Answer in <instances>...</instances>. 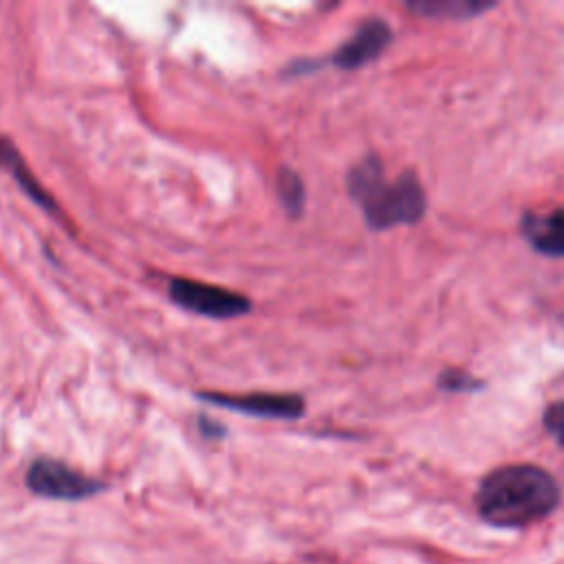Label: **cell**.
Segmentation results:
<instances>
[{
	"label": "cell",
	"mask_w": 564,
	"mask_h": 564,
	"mask_svg": "<svg viewBox=\"0 0 564 564\" xmlns=\"http://www.w3.org/2000/svg\"><path fill=\"white\" fill-rule=\"evenodd\" d=\"M438 386H441L443 390L456 392V390H476L478 381H476L474 377H469L467 372H463V370H445V372L438 377Z\"/></svg>",
	"instance_id": "7c38bea8"
},
{
	"label": "cell",
	"mask_w": 564,
	"mask_h": 564,
	"mask_svg": "<svg viewBox=\"0 0 564 564\" xmlns=\"http://www.w3.org/2000/svg\"><path fill=\"white\" fill-rule=\"evenodd\" d=\"M0 167L4 172H9V176L18 183V187L24 192V196H29L37 207H42L48 214H57L59 205L57 200L51 196V192L35 178L33 170L26 165L24 156L20 154V150L15 148V143L7 137L0 134Z\"/></svg>",
	"instance_id": "52a82bcc"
},
{
	"label": "cell",
	"mask_w": 564,
	"mask_h": 564,
	"mask_svg": "<svg viewBox=\"0 0 564 564\" xmlns=\"http://www.w3.org/2000/svg\"><path fill=\"white\" fill-rule=\"evenodd\" d=\"M544 427L564 447V401H555L544 410Z\"/></svg>",
	"instance_id": "8fae6325"
},
{
	"label": "cell",
	"mask_w": 564,
	"mask_h": 564,
	"mask_svg": "<svg viewBox=\"0 0 564 564\" xmlns=\"http://www.w3.org/2000/svg\"><path fill=\"white\" fill-rule=\"evenodd\" d=\"M196 399L260 419H300L306 410V403L295 392H247V394H227V392H196Z\"/></svg>",
	"instance_id": "5b68a950"
},
{
	"label": "cell",
	"mask_w": 564,
	"mask_h": 564,
	"mask_svg": "<svg viewBox=\"0 0 564 564\" xmlns=\"http://www.w3.org/2000/svg\"><path fill=\"white\" fill-rule=\"evenodd\" d=\"M392 31L390 26L379 20L370 18L366 20L350 40H346L330 57V62L341 70H355L379 57V53L390 44Z\"/></svg>",
	"instance_id": "8992f818"
},
{
	"label": "cell",
	"mask_w": 564,
	"mask_h": 564,
	"mask_svg": "<svg viewBox=\"0 0 564 564\" xmlns=\"http://www.w3.org/2000/svg\"><path fill=\"white\" fill-rule=\"evenodd\" d=\"M557 480L538 465H505L487 474L476 494L478 513L496 527H527L560 505Z\"/></svg>",
	"instance_id": "6da1fadb"
},
{
	"label": "cell",
	"mask_w": 564,
	"mask_h": 564,
	"mask_svg": "<svg viewBox=\"0 0 564 564\" xmlns=\"http://www.w3.org/2000/svg\"><path fill=\"white\" fill-rule=\"evenodd\" d=\"M198 427H200L203 436H207V438H220V436H225V427H223L218 421L209 419V416H200V419H198Z\"/></svg>",
	"instance_id": "4fadbf2b"
},
{
	"label": "cell",
	"mask_w": 564,
	"mask_h": 564,
	"mask_svg": "<svg viewBox=\"0 0 564 564\" xmlns=\"http://www.w3.org/2000/svg\"><path fill=\"white\" fill-rule=\"evenodd\" d=\"M494 2L482 0H414L408 2V9L423 18H443V20H467L474 18L487 9H491Z\"/></svg>",
	"instance_id": "9c48e42d"
},
{
	"label": "cell",
	"mask_w": 564,
	"mask_h": 564,
	"mask_svg": "<svg viewBox=\"0 0 564 564\" xmlns=\"http://www.w3.org/2000/svg\"><path fill=\"white\" fill-rule=\"evenodd\" d=\"M348 194L359 203L368 227L390 229L394 225H412L425 214V194L412 172H403L397 181L383 178L377 156L361 159L346 178Z\"/></svg>",
	"instance_id": "7a4b0ae2"
},
{
	"label": "cell",
	"mask_w": 564,
	"mask_h": 564,
	"mask_svg": "<svg viewBox=\"0 0 564 564\" xmlns=\"http://www.w3.org/2000/svg\"><path fill=\"white\" fill-rule=\"evenodd\" d=\"M167 295L176 306L212 319H234L253 308L247 295L192 278H172L167 282Z\"/></svg>",
	"instance_id": "3957f363"
},
{
	"label": "cell",
	"mask_w": 564,
	"mask_h": 564,
	"mask_svg": "<svg viewBox=\"0 0 564 564\" xmlns=\"http://www.w3.org/2000/svg\"><path fill=\"white\" fill-rule=\"evenodd\" d=\"M520 229L535 251L551 258H564V209L542 214L527 212Z\"/></svg>",
	"instance_id": "ba28073f"
},
{
	"label": "cell",
	"mask_w": 564,
	"mask_h": 564,
	"mask_svg": "<svg viewBox=\"0 0 564 564\" xmlns=\"http://www.w3.org/2000/svg\"><path fill=\"white\" fill-rule=\"evenodd\" d=\"M26 487L40 496V498H48V500H86L93 498L95 494H99L106 485L84 471L73 469L70 465L42 456L35 458L24 476Z\"/></svg>",
	"instance_id": "277c9868"
},
{
	"label": "cell",
	"mask_w": 564,
	"mask_h": 564,
	"mask_svg": "<svg viewBox=\"0 0 564 564\" xmlns=\"http://www.w3.org/2000/svg\"><path fill=\"white\" fill-rule=\"evenodd\" d=\"M275 192L278 198L282 203V207L286 209L289 216H300L304 212V203H306V194H304V183L300 178V174L291 167H282L275 176Z\"/></svg>",
	"instance_id": "30bf717a"
}]
</instances>
